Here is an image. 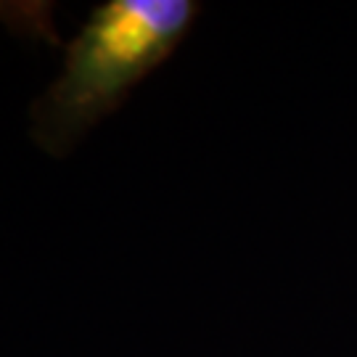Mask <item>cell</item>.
I'll use <instances>...</instances> for the list:
<instances>
[{
	"label": "cell",
	"instance_id": "cell-1",
	"mask_svg": "<svg viewBox=\"0 0 357 357\" xmlns=\"http://www.w3.org/2000/svg\"><path fill=\"white\" fill-rule=\"evenodd\" d=\"M196 0H103L66 43L61 72L29 103V141L66 159L188 38Z\"/></svg>",
	"mask_w": 357,
	"mask_h": 357
}]
</instances>
